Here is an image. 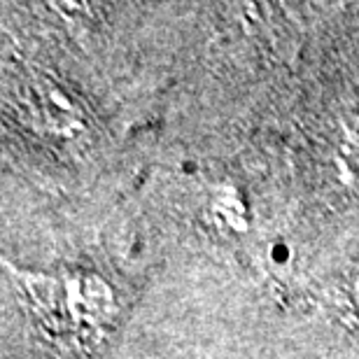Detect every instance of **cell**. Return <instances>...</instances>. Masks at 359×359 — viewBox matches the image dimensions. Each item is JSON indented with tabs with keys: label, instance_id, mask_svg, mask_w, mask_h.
I'll return each mask as SVG.
<instances>
[{
	"label": "cell",
	"instance_id": "1",
	"mask_svg": "<svg viewBox=\"0 0 359 359\" xmlns=\"http://www.w3.org/2000/svg\"><path fill=\"white\" fill-rule=\"evenodd\" d=\"M21 287L42 311L63 308L77 327H103L117 313L112 287L96 273H70L61 280L40 273H17Z\"/></svg>",
	"mask_w": 359,
	"mask_h": 359
},
{
	"label": "cell",
	"instance_id": "2",
	"mask_svg": "<svg viewBox=\"0 0 359 359\" xmlns=\"http://www.w3.org/2000/svg\"><path fill=\"white\" fill-rule=\"evenodd\" d=\"M31 103L33 114L40 121L42 128H47L54 135H75L82 131V119L84 112L82 107L70 98L66 89H61L59 84L52 80H40L35 82L31 89Z\"/></svg>",
	"mask_w": 359,
	"mask_h": 359
},
{
	"label": "cell",
	"instance_id": "3",
	"mask_svg": "<svg viewBox=\"0 0 359 359\" xmlns=\"http://www.w3.org/2000/svg\"><path fill=\"white\" fill-rule=\"evenodd\" d=\"M334 163L346 184H359V114H346L339 121L334 142Z\"/></svg>",
	"mask_w": 359,
	"mask_h": 359
},
{
	"label": "cell",
	"instance_id": "4",
	"mask_svg": "<svg viewBox=\"0 0 359 359\" xmlns=\"http://www.w3.org/2000/svg\"><path fill=\"white\" fill-rule=\"evenodd\" d=\"M210 215L215 217L219 226L229 229L236 233H245L250 229V217H248V205L243 201L241 191L233 184L222 182L212 187L210 196Z\"/></svg>",
	"mask_w": 359,
	"mask_h": 359
}]
</instances>
